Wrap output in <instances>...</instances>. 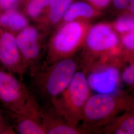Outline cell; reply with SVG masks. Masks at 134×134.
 Returning a JSON list of instances; mask_svg holds the SVG:
<instances>
[{"label":"cell","instance_id":"cell-3","mask_svg":"<svg viewBox=\"0 0 134 134\" xmlns=\"http://www.w3.org/2000/svg\"><path fill=\"white\" fill-rule=\"evenodd\" d=\"M81 50L82 70L95 63L124 59L120 36L108 23L91 25Z\"/></svg>","mask_w":134,"mask_h":134},{"label":"cell","instance_id":"cell-17","mask_svg":"<svg viewBox=\"0 0 134 134\" xmlns=\"http://www.w3.org/2000/svg\"><path fill=\"white\" fill-rule=\"evenodd\" d=\"M50 0H28L25 6V14L30 19L37 22L43 16Z\"/></svg>","mask_w":134,"mask_h":134},{"label":"cell","instance_id":"cell-4","mask_svg":"<svg viewBox=\"0 0 134 134\" xmlns=\"http://www.w3.org/2000/svg\"><path fill=\"white\" fill-rule=\"evenodd\" d=\"M91 23L72 21L60 24L50 36L43 65L74 57L83 47Z\"/></svg>","mask_w":134,"mask_h":134},{"label":"cell","instance_id":"cell-20","mask_svg":"<svg viewBox=\"0 0 134 134\" xmlns=\"http://www.w3.org/2000/svg\"><path fill=\"white\" fill-rule=\"evenodd\" d=\"M124 69L121 72L122 82L126 86L133 88L134 85V60L127 62L124 65Z\"/></svg>","mask_w":134,"mask_h":134},{"label":"cell","instance_id":"cell-5","mask_svg":"<svg viewBox=\"0 0 134 134\" xmlns=\"http://www.w3.org/2000/svg\"><path fill=\"white\" fill-rule=\"evenodd\" d=\"M91 94L85 72L77 71L52 106L68 123L78 126L82 120L85 106Z\"/></svg>","mask_w":134,"mask_h":134},{"label":"cell","instance_id":"cell-15","mask_svg":"<svg viewBox=\"0 0 134 134\" xmlns=\"http://www.w3.org/2000/svg\"><path fill=\"white\" fill-rule=\"evenodd\" d=\"M29 25L27 16L16 10H5L0 14V27L15 35Z\"/></svg>","mask_w":134,"mask_h":134},{"label":"cell","instance_id":"cell-9","mask_svg":"<svg viewBox=\"0 0 134 134\" xmlns=\"http://www.w3.org/2000/svg\"><path fill=\"white\" fill-rule=\"evenodd\" d=\"M10 113L16 134H46L40 115V104L32 93L19 111Z\"/></svg>","mask_w":134,"mask_h":134},{"label":"cell","instance_id":"cell-24","mask_svg":"<svg viewBox=\"0 0 134 134\" xmlns=\"http://www.w3.org/2000/svg\"><path fill=\"white\" fill-rule=\"evenodd\" d=\"M0 67H1V65H0Z\"/></svg>","mask_w":134,"mask_h":134},{"label":"cell","instance_id":"cell-6","mask_svg":"<svg viewBox=\"0 0 134 134\" xmlns=\"http://www.w3.org/2000/svg\"><path fill=\"white\" fill-rule=\"evenodd\" d=\"M49 32V30L39 24L29 25L15 35L19 52L30 77L43 64L47 43L45 39Z\"/></svg>","mask_w":134,"mask_h":134},{"label":"cell","instance_id":"cell-23","mask_svg":"<svg viewBox=\"0 0 134 134\" xmlns=\"http://www.w3.org/2000/svg\"><path fill=\"white\" fill-rule=\"evenodd\" d=\"M19 0H0V9L3 10L14 9Z\"/></svg>","mask_w":134,"mask_h":134},{"label":"cell","instance_id":"cell-7","mask_svg":"<svg viewBox=\"0 0 134 134\" xmlns=\"http://www.w3.org/2000/svg\"><path fill=\"white\" fill-rule=\"evenodd\" d=\"M123 58L95 63L83 70L88 86L97 93L117 94L121 90V69L126 63Z\"/></svg>","mask_w":134,"mask_h":134},{"label":"cell","instance_id":"cell-22","mask_svg":"<svg viewBox=\"0 0 134 134\" xmlns=\"http://www.w3.org/2000/svg\"><path fill=\"white\" fill-rule=\"evenodd\" d=\"M85 1L102 12L107 9L111 2V0H85Z\"/></svg>","mask_w":134,"mask_h":134},{"label":"cell","instance_id":"cell-11","mask_svg":"<svg viewBox=\"0 0 134 134\" xmlns=\"http://www.w3.org/2000/svg\"><path fill=\"white\" fill-rule=\"evenodd\" d=\"M40 107V115L46 134H86L81 126L68 123L53 106Z\"/></svg>","mask_w":134,"mask_h":134},{"label":"cell","instance_id":"cell-14","mask_svg":"<svg viewBox=\"0 0 134 134\" xmlns=\"http://www.w3.org/2000/svg\"><path fill=\"white\" fill-rule=\"evenodd\" d=\"M101 133L134 134V109L126 111L115 116L102 128Z\"/></svg>","mask_w":134,"mask_h":134},{"label":"cell","instance_id":"cell-18","mask_svg":"<svg viewBox=\"0 0 134 134\" xmlns=\"http://www.w3.org/2000/svg\"><path fill=\"white\" fill-rule=\"evenodd\" d=\"M123 56L127 62L134 60V31L119 35Z\"/></svg>","mask_w":134,"mask_h":134},{"label":"cell","instance_id":"cell-1","mask_svg":"<svg viewBox=\"0 0 134 134\" xmlns=\"http://www.w3.org/2000/svg\"><path fill=\"white\" fill-rule=\"evenodd\" d=\"M79 65L72 57L41 66L31 77L29 88L40 105L53 104L69 86Z\"/></svg>","mask_w":134,"mask_h":134},{"label":"cell","instance_id":"cell-19","mask_svg":"<svg viewBox=\"0 0 134 134\" xmlns=\"http://www.w3.org/2000/svg\"><path fill=\"white\" fill-rule=\"evenodd\" d=\"M0 134H16L10 112L0 105Z\"/></svg>","mask_w":134,"mask_h":134},{"label":"cell","instance_id":"cell-13","mask_svg":"<svg viewBox=\"0 0 134 134\" xmlns=\"http://www.w3.org/2000/svg\"><path fill=\"white\" fill-rule=\"evenodd\" d=\"M74 2V0H50L45 12L37 23L49 30L57 27Z\"/></svg>","mask_w":134,"mask_h":134},{"label":"cell","instance_id":"cell-12","mask_svg":"<svg viewBox=\"0 0 134 134\" xmlns=\"http://www.w3.org/2000/svg\"><path fill=\"white\" fill-rule=\"evenodd\" d=\"M102 15V11L96 9L86 1L74 2L64 14L60 24L72 21L91 23Z\"/></svg>","mask_w":134,"mask_h":134},{"label":"cell","instance_id":"cell-8","mask_svg":"<svg viewBox=\"0 0 134 134\" xmlns=\"http://www.w3.org/2000/svg\"><path fill=\"white\" fill-rule=\"evenodd\" d=\"M31 93L23 80L0 67V105L3 108L12 113L18 112Z\"/></svg>","mask_w":134,"mask_h":134},{"label":"cell","instance_id":"cell-10","mask_svg":"<svg viewBox=\"0 0 134 134\" xmlns=\"http://www.w3.org/2000/svg\"><path fill=\"white\" fill-rule=\"evenodd\" d=\"M0 65L21 80L27 72L16 43L15 35L1 27Z\"/></svg>","mask_w":134,"mask_h":134},{"label":"cell","instance_id":"cell-2","mask_svg":"<svg viewBox=\"0 0 134 134\" xmlns=\"http://www.w3.org/2000/svg\"><path fill=\"white\" fill-rule=\"evenodd\" d=\"M134 99L124 92L91 94L83 112L81 127L86 134H100L101 130L117 115L134 109Z\"/></svg>","mask_w":134,"mask_h":134},{"label":"cell","instance_id":"cell-21","mask_svg":"<svg viewBox=\"0 0 134 134\" xmlns=\"http://www.w3.org/2000/svg\"><path fill=\"white\" fill-rule=\"evenodd\" d=\"M111 1L117 10L123 13L134 14V0H111Z\"/></svg>","mask_w":134,"mask_h":134},{"label":"cell","instance_id":"cell-16","mask_svg":"<svg viewBox=\"0 0 134 134\" xmlns=\"http://www.w3.org/2000/svg\"><path fill=\"white\" fill-rule=\"evenodd\" d=\"M110 24L119 35L134 31V14L123 13Z\"/></svg>","mask_w":134,"mask_h":134}]
</instances>
